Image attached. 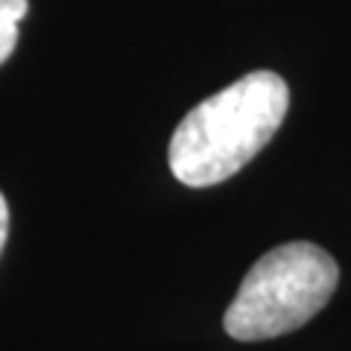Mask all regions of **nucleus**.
I'll list each match as a JSON object with an SVG mask.
<instances>
[{
    "instance_id": "obj_1",
    "label": "nucleus",
    "mask_w": 351,
    "mask_h": 351,
    "mask_svg": "<svg viewBox=\"0 0 351 351\" xmlns=\"http://www.w3.org/2000/svg\"><path fill=\"white\" fill-rule=\"evenodd\" d=\"M290 108V88L276 71H252L205 97L176 126L167 149L173 176L188 188L232 179L276 138Z\"/></svg>"
},
{
    "instance_id": "obj_2",
    "label": "nucleus",
    "mask_w": 351,
    "mask_h": 351,
    "mask_svg": "<svg viewBox=\"0 0 351 351\" xmlns=\"http://www.w3.org/2000/svg\"><path fill=\"white\" fill-rule=\"evenodd\" d=\"M339 267L322 246L293 240L269 249L252 263L223 316V328L237 343L276 339L311 322L331 302Z\"/></svg>"
},
{
    "instance_id": "obj_3",
    "label": "nucleus",
    "mask_w": 351,
    "mask_h": 351,
    "mask_svg": "<svg viewBox=\"0 0 351 351\" xmlns=\"http://www.w3.org/2000/svg\"><path fill=\"white\" fill-rule=\"evenodd\" d=\"M29 12V0H0V64L18 47L21 21Z\"/></svg>"
},
{
    "instance_id": "obj_4",
    "label": "nucleus",
    "mask_w": 351,
    "mask_h": 351,
    "mask_svg": "<svg viewBox=\"0 0 351 351\" xmlns=\"http://www.w3.org/2000/svg\"><path fill=\"white\" fill-rule=\"evenodd\" d=\"M6 237H9V205H6V196L0 193V252L6 246Z\"/></svg>"
}]
</instances>
